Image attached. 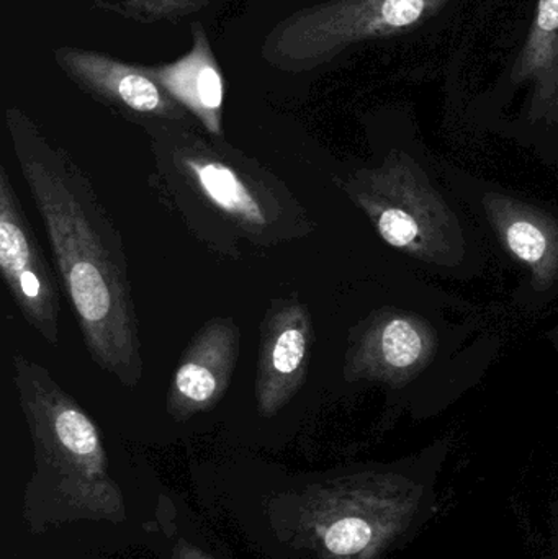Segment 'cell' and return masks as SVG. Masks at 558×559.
Returning <instances> with one entry per match:
<instances>
[{"mask_svg": "<svg viewBox=\"0 0 558 559\" xmlns=\"http://www.w3.org/2000/svg\"><path fill=\"white\" fill-rule=\"evenodd\" d=\"M52 58L59 71L79 91L140 127L151 121L193 120L192 115L147 74L144 64L71 45L52 49Z\"/></svg>", "mask_w": 558, "mask_h": 559, "instance_id": "cell-6", "label": "cell"}, {"mask_svg": "<svg viewBox=\"0 0 558 559\" xmlns=\"http://www.w3.org/2000/svg\"><path fill=\"white\" fill-rule=\"evenodd\" d=\"M508 245L518 258L531 262V264L539 261L547 249V241L543 233L531 223L524 222L514 223L508 229Z\"/></svg>", "mask_w": 558, "mask_h": 559, "instance_id": "cell-14", "label": "cell"}, {"mask_svg": "<svg viewBox=\"0 0 558 559\" xmlns=\"http://www.w3.org/2000/svg\"><path fill=\"white\" fill-rule=\"evenodd\" d=\"M372 527L357 515L331 519L328 524H314V538L328 554L337 558L353 557L369 547Z\"/></svg>", "mask_w": 558, "mask_h": 559, "instance_id": "cell-12", "label": "cell"}, {"mask_svg": "<svg viewBox=\"0 0 558 559\" xmlns=\"http://www.w3.org/2000/svg\"><path fill=\"white\" fill-rule=\"evenodd\" d=\"M190 38L186 55L163 64H144V69L206 134L223 138L225 78L202 23L190 25Z\"/></svg>", "mask_w": 558, "mask_h": 559, "instance_id": "cell-9", "label": "cell"}, {"mask_svg": "<svg viewBox=\"0 0 558 559\" xmlns=\"http://www.w3.org/2000/svg\"><path fill=\"white\" fill-rule=\"evenodd\" d=\"M0 272L23 319L59 344V277L46 261L5 166H0Z\"/></svg>", "mask_w": 558, "mask_h": 559, "instance_id": "cell-5", "label": "cell"}, {"mask_svg": "<svg viewBox=\"0 0 558 559\" xmlns=\"http://www.w3.org/2000/svg\"><path fill=\"white\" fill-rule=\"evenodd\" d=\"M513 78L533 82L543 94H558V0H539L526 43L514 62Z\"/></svg>", "mask_w": 558, "mask_h": 559, "instance_id": "cell-10", "label": "cell"}, {"mask_svg": "<svg viewBox=\"0 0 558 559\" xmlns=\"http://www.w3.org/2000/svg\"><path fill=\"white\" fill-rule=\"evenodd\" d=\"M241 352L233 318H212L195 332L180 357L167 391V413L177 423L209 413L225 397Z\"/></svg>", "mask_w": 558, "mask_h": 559, "instance_id": "cell-8", "label": "cell"}, {"mask_svg": "<svg viewBox=\"0 0 558 559\" xmlns=\"http://www.w3.org/2000/svg\"><path fill=\"white\" fill-rule=\"evenodd\" d=\"M380 347L387 364L395 368H406L418 360L423 341L416 329L405 319H393L383 329Z\"/></svg>", "mask_w": 558, "mask_h": 559, "instance_id": "cell-13", "label": "cell"}, {"mask_svg": "<svg viewBox=\"0 0 558 559\" xmlns=\"http://www.w3.org/2000/svg\"><path fill=\"white\" fill-rule=\"evenodd\" d=\"M174 559H212L206 557L199 548L192 547L189 542L180 540L174 550Z\"/></svg>", "mask_w": 558, "mask_h": 559, "instance_id": "cell-16", "label": "cell"}, {"mask_svg": "<svg viewBox=\"0 0 558 559\" xmlns=\"http://www.w3.org/2000/svg\"><path fill=\"white\" fill-rule=\"evenodd\" d=\"M12 370L35 452L29 489L43 498V508H52L56 521H121L123 499L92 417L32 358L13 355Z\"/></svg>", "mask_w": 558, "mask_h": 559, "instance_id": "cell-3", "label": "cell"}, {"mask_svg": "<svg viewBox=\"0 0 558 559\" xmlns=\"http://www.w3.org/2000/svg\"><path fill=\"white\" fill-rule=\"evenodd\" d=\"M379 231L389 245L403 248L415 241L418 236V225L402 210L392 209L380 215Z\"/></svg>", "mask_w": 558, "mask_h": 559, "instance_id": "cell-15", "label": "cell"}, {"mask_svg": "<svg viewBox=\"0 0 558 559\" xmlns=\"http://www.w3.org/2000/svg\"><path fill=\"white\" fill-rule=\"evenodd\" d=\"M314 331L297 295L272 299L261 321L256 404L262 417L281 413L307 380Z\"/></svg>", "mask_w": 558, "mask_h": 559, "instance_id": "cell-7", "label": "cell"}, {"mask_svg": "<svg viewBox=\"0 0 558 559\" xmlns=\"http://www.w3.org/2000/svg\"><path fill=\"white\" fill-rule=\"evenodd\" d=\"M216 0H92V7L131 22L154 25L176 23L202 12Z\"/></svg>", "mask_w": 558, "mask_h": 559, "instance_id": "cell-11", "label": "cell"}, {"mask_svg": "<svg viewBox=\"0 0 558 559\" xmlns=\"http://www.w3.org/2000/svg\"><path fill=\"white\" fill-rule=\"evenodd\" d=\"M448 0H327L295 10L272 26L261 56L277 71L300 74L330 64L351 46L405 32Z\"/></svg>", "mask_w": 558, "mask_h": 559, "instance_id": "cell-4", "label": "cell"}, {"mask_svg": "<svg viewBox=\"0 0 558 559\" xmlns=\"http://www.w3.org/2000/svg\"><path fill=\"white\" fill-rule=\"evenodd\" d=\"M5 127L88 355L118 383L136 386L144 360L120 229L84 169L29 115L9 107Z\"/></svg>", "mask_w": 558, "mask_h": 559, "instance_id": "cell-1", "label": "cell"}, {"mask_svg": "<svg viewBox=\"0 0 558 559\" xmlns=\"http://www.w3.org/2000/svg\"><path fill=\"white\" fill-rule=\"evenodd\" d=\"M193 123L151 121L141 128L153 153L151 186L200 242L238 259L241 245L272 249L313 231L307 210L275 174Z\"/></svg>", "mask_w": 558, "mask_h": 559, "instance_id": "cell-2", "label": "cell"}]
</instances>
